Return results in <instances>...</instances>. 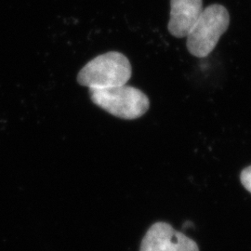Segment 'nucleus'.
Instances as JSON below:
<instances>
[{"label":"nucleus","mask_w":251,"mask_h":251,"mask_svg":"<svg viewBox=\"0 0 251 251\" xmlns=\"http://www.w3.org/2000/svg\"><path fill=\"white\" fill-rule=\"evenodd\" d=\"M130 62L124 54L110 51L87 63L77 75V82L90 89H107L126 85L131 77Z\"/></svg>","instance_id":"obj_1"},{"label":"nucleus","mask_w":251,"mask_h":251,"mask_svg":"<svg viewBox=\"0 0 251 251\" xmlns=\"http://www.w3.org/2000/svg\"><path fill=\"white\" fill-rule=\"evenodd\" d=\"M91 101L107 113L126 120L143 117L150 107V100L143 91L123 85L107 89H90Z\"/></svg>","instance_id":"obj_2"},{"label":"nucleus","mask_w":251,"mask_h":251,"mask_svg":"<svg viewBox=\"0 0 251 251\" xmlns=\"http://www.w3.org/2000/svg\"><path fill=\"white\" fill-rule=\"evenodd\" d=\"M230 25V14L225 6L213 4L204 9L187 37L189 52L198 58L211 53Z\"/></svg>","instance_id":"obj_3"},{"label":"nucleus","mask_w":251,"mask_h":251,"mask_svg":"<svg viewBox=\"0 0 251 251\" xmlns=\"http://www.w3.org/2000/svg\"><path fill=\"white\" fill-rule=\"evenodd\" d=\"M140 251H199L198 244L170 224L158 222L145 233Z\"/></svg>","instance_id":"obj_4"},{"label":"nucleus","mask_w":251,"mask_h":251,"mask_svg":"<svg viewBox=\"0 0 251 251\" xmlns=\"http://www.w3.org/2000/svg\"><path fill=\"white\" fill-rule=\"evenodd\" d=\"M203 0H171V19L168 25L171 36H188L203 12Z\"/></svg>","instance_id":"obj_5"},{"label":"nucleus","mask_w":251,"mask_h":251,"mask_svg":"<svg viewBox=\"0 0 251 251\" xmlns=\"http://www.w3.org/2000/svg\"><path fill=\"white\" fill-rule=\"evenodd\" d=\"M240 181L245 189L251 194V165L243 170L240 174Z\"/></svg>","instance_id":"obj_6"}]
</instances>
